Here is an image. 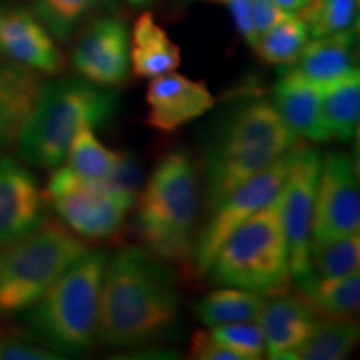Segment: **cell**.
Returning a JSON list of instances; mask_svg holds the SVG:
<instances>
[{
	"instance_id": "1",
	"label": "cell",
	"mask_w": 360,
	"mask_h": 360,
	"mask_svg": "<svg viewBox=\"0 0 360 360\" xmlns=\"http://www.w3.org/2000/svg\"><path fill=\"white\" fill-rule=\"evenodd\" d=\"M179 305L174 267L143 247H124L103 270L97 340L120 349L154 345L177 326Z\"/></svg>"
},
{
	"instance_id": "2",
	"label": "cell",
	"mask_w": 360,
	"mask_h": 360,
	"mask_svg": "<svg viewBox=\"0 0 360 360\" xmlns=\"http://www.w3.org/2000/svg\"><path fill=\"white\" fill-rule=\"evenodd\" d=\"M299 137L269 97L247 87L229 98L209 124L200 147V188L205 212L245 180L285 154Z\"/></svg>"
},
{
	"instance_id": "3",
	"label": "cell",
	"mask_w": 360,
	"mask_h": 360,
	"mask_svg": "<svg viewBox=\"0 0 360 360\" xmlns=\"http://www.w3.org/2000/svg\"><path fill=\"white\" fill-rule=\"evenodd\" d=\"M200 195L199 165L186 148H175L157 162L134 202L143 249L184 272H193Z\"/></svg>"
},
{
	"instance_id": "4",
	"label": "cell",
	"mask_w": 360,
	"mask_h": 360,
	"mask_svg": "<svg viewBox=\"0 0 360 360\" xmlns=\"http://www.w3.org/2000/svg\"><path fill=\"white\" fill-rule=\"evenodd\" d=\"M105 250H89L22 312L29 340L58 355H85L96 347Z\"/></svg>"
},
{
	"instance_id": "5",
	"label": "cell",
	"mask_w": 360,
	"mask_h": 360,
	"mask_svg": "<svg viewBox=\"0 0 360 360\" xmlns=\"http://www.w3.org/2000/svg\"><path fill=\"white\" fill-rule=\"evenodd\" d=\"M119 109V94L84 79L40 82L34 107L22 127L17 148L20 159L39 169H56L65 160L77 129L109 124Z\"/></svg>"
},
{
	"instance_id": "6",
	"label": "cell",
	"mask_w": 360,
	"mask_h": 360,
	"mask_svg": "<svg viewBox=\"0 0 360 360\" xmlns=\"http://www.w3.org/2000/svg\"><path fill=\"white\" fill-rule=\"evenodd\" d=\"M85 240L62 222L45 220L35 231L0 249V317L19 315L82 257Z\"/></svg>"
},
{
	"instance_id": "7",
	"label": "cell",
	"mask_w": 360,
	"mask_h": 360,
	"mask_svg": "<svg viewBox=\"0 0 360 360\" xmlns=\"http://www.w3.org/2000/svg\"><path fill=\"white\" fill-rule=\"evenodd\" d=\"M205 276L214 283L267 295L287 289L289 250L281 217V193L238 225L224 242Z\"/></svg>"
},
{
	"instance_id": "8",
	"label": "cell",
	"mask_w": 360,
	"mask_h": 360,
	"mask_svg": "<svg viewBox=\"0 0 360 360\" xmlns=\"http://www.w3.org/2000/svg\"><path fill=\"white\" fill-rule=\"evenodd\" d=\"M137 193L107 179H89L69 167H56L45 199L60 222L89 242L114 238L122 231Z\"/></svg>"
},
{
	"instance_id": "9",
	"label": "cell",
	"mask_w": 360,
	"mask_h": 360,
	"mask_svg": "<svg viewBox=\"0 0 360 360\" xmlns=\"http://www.w3.org/2000/svg\"><path fill=\"white\" fill-rule=\"evenodd\" d=\"M302 143L297 141L285 154L233 188L222 202H219L210 210L209 220L197 233L195 254H193V270L199 276H205L215 254L238 225L262 210L281 193Z\"/></svg>"
},
{
	"instance_id": "10",
	"label": "cell",
	"mask_w": 360,
	"mask_h": 360,
	"mask_svg": "<svg viewBox=\"0 0 360 360\" xmlns=\"http://www.w3.org/2000/svg\"><path fill=\"white\" fill-rule=\"evenodd\" d=\"M321 162L322 155L307 143H302L281 191V217L289 250L290 278L295 283L312 274L310 249L314 202Z\"/></svg>"
},
{
	"instance_id": "11",
	"label": "cell",
	"mask_w": 360,
	"mask_h": 360,
	"mask_svg": "<svg viewBox=\"0 0 360 360\" xmlns=\"http://www.w3.org/2000/svg\"><path fill=\"white\" fill-rule=\"evenodd\" d=\"M360 231L357 164L345 152H330L321 162L314 202L312 242Z\"/></svg>"
},
{
	"instance_id": "12",
	"label": "cell",
	"mask_w": 360,
	"mask_h": 360,
	"mask_svg": "<svg viewBox=\"0 0 360 360\" xmlns=\"http://www.w3.org/2000/svg\"><path fill=\"white\" fill-rule=\"evenodd\" d=\"M70 62L80 79L98 87L117 89L127 82L130 69V30L119 15L97 17L79 35Z\"/></svg>"
},
{
	"instance_id": "13",
	"label": "cell",
	"mask_w": 360,
	"mask_h": 360,
	"mask_svg": "<svg viewBox=\"0 0 360 360\" xmlns=\"http://www.w3.org/2000/svg\"><path fill=\"white\" fill-rule=\"evenodd\" d=\"M47 220V199L35 175L13 157H0V247Z\"/></svg>"
},
{
	"instance_id": "14",
	"label": "cell",
	"mask_w": 360,
	"mask_h": 360,
	"mask_svg": "<svg viewBox=\"0 0 360 360\" xmlns=\"http://www.w3.org/2000/svg\"><path fill=\"white\" fill-rule=\"evenodd\" d=\"M0 56L37 74L56 75L64 67L56 39L35 12L13 4H0Z\"/></svg>"
},
{
	"instance_id": "15",
	"label": "cell",
	"mask_w": 360,
	"mask_h": 360,
	"mask_svg": "<svg viewBox=\"0 0 360 360\" xmlns=\"http://www.w3.org/2000/svg\"><path fill=\"white\" fill-rule=\"evenodd\" d=\"M146 102L147 125L167 135L207 114L215 105V97L204 82L174 70L150 79Z\"/></svg>"
},
{
	"instance_id": "16",
	"label": "cell",
	"mask_w": 360,
	"mask_h": 360,
	"mask_svg": "<svg viewBox=\"0 0 360 360\" xmlns=\"http://www.w3.org/2000/svg\"><path fill=\"white\" fill-rule=\"evenodd\" d=\"M317 317L319 314L299 292L294 294L282 289L265 295L255 321L262 328L267 357L292 359L295 350L314 330Z\"/></svg>"
},
{
	"instance_id": "17",
	"label": "cell",
	"mask_w": 360,
	"mask_h": 360,
	"mask_svg": "<svg viewBox=\"0 0 360 360\" xmlns=\"http://www.w3.org/2000/svg\"><path fill=\"white\" fill-rule=\"evenodd\" d=\"M322 92L323 84L312 82L290 69L283 70L274 85V105L297 137L317 143L330 141L322 119Z\"/></svg>"
},
{
	"instance_id": "18",
	"label": "cell",
	"mask_w": 360,
	"mask_h": 360,
	"mask_svg": "<svg viewBox=\"0 0 360 360\" xmlns=\"http://www.w3.org/2000/svg\"><path fill=\"white\" fill-rule=\"evenodd\" d=\"M39 87L37 72L0 56V152L15 146Z\"/></svg>"
},
{
	"instance_id": "19",
	"label": "cell",
	"mask_w": 360,
	"mask_h": 360,
	"mask_svg": "<svg viewBox=\"0 0 360 360\" xmlns=\"http://www.w3.org/2000/svg\"><path fill=\"white\" fill-rule=\"evenodd\" d=\"M289 69L317 84H328L357 69V32L354 29L314 39Z\"/></svg>"
},
{
	"instance_id": "20",
	"label": "cell",
	"mask_w": 360,
	"mask_h": 360,
	"mask_svg": "<svg viewBox=\"0 0 360 360\" xmlns=\"http://www.w3.org/2000/svg\"><path fill=\"white\" fill-rule=\"evenodd\" d=\"M182 64L180 47L150 12L141 13L130 34V69L135 77L154 79L179 69Z\"/></svg>"
},
{
	"instance_id": "21",
	"label": "cell",
	"mask_w": 360,
	"mask_h": 360,
	"mask_svg": "<svg viewBox=\"0 0 360 360\" xmlns=\"http://www.w3.org/2000/svg\"><path fill=\"white\" fill-rule=\"evenodd\" d=\"M322 119L330 139L347 142L357 135L360 119L359 69L323 84Z\"/></svg>"
},
{
	"instance_id": "22",
	"label": "cell",
	"mask_w": 360,
	"mask_h": 360,
	"mask_svg": "<svg viewBox=\"0 0 360 360\" xmlns=\"http://www.w3.org/2000/svg\"><path fill=\"white\" fill-rule=\"evenodd\" d=\"M299 294L322 317H354L360 304V274L340 278H319L310 274L295 283Z\"/></svg>"
},
{
	"instance_id": "23",
	"label": "cell",
	"mask_w": 360,
	"mask_h": 360,
	"mask_svg": "<svg viewBox=\"0 0 360 360\" xmlns=\"http://www.w3.org/2000/svg\"><path fill=\"white\" fill-rule=\"evenodd\" d=\"M265 295L255 290L227 287L217 289L193 305V314L205 327L255 321L262 309Z\"/></svg>"
},
{
	"instance_id": "24",
	"label": "cell",
	"mask_w": 360,
	"mask_h": 360,
	"mask_svg": "<svg viewBox=\"0 0 360 360\" xmlns=\"http://www.w3.org/2000/svg\"><path fill=\"white\" fill-rule=\"evenodd\" d=\"M359 340V326L354 317H323L295 350L297 360H340L350 354Z\"/></svg>"
},
{
	"instance_id": "25",
	"label": "cell",
	"mask_w": 360,
	"mask_h": 360,
	"mask_svg": "<svg viewBox=\"0 0 360 360\" xmlns=\"http://www.w3.org/2000/svg\"><path fill=\"white\" fill-rule=\"evenodd\" d=\"M122 150H112L98 141L94 127L84 122L72 139L67 150V167L89 179H107L114 175Z\"/></svg>"
},
{
	"instance_id": "26",
	"label": "cell",
	"mask_w": 360,
	"mask_h": 360,
	"mask_svg": "<svg viewBox=\"0 0 360 360\" xmlns=\"http://www.w3.org/2000/svg\"><path fill=\"white\" fill-rule=\"evenodd\" d=\"M310 39L307 27L295 13L262 34L254 51L269 65H292Z\"/></svg>"
},
{
	"instance_id": "27",
	"label": "cell",
	"mask_w": 360,
	"mask_h": 360,
	"mask_svg": "<svg viewBox=\"0 0 360 360\" xmlns=\"http://www.w3.org/2000/svg\"><path fill=\"white\" fill-rule=\"evenodd\" d=\"M360 265V233L312 242L310 249V270L319 278H340L359 272Z\"/></svg>"
},
{
	"instance_id": "28",
	"label": "cell",
	"mask_w": 360,
	"mask_h": 360,
	"mask_svg": "<svg viewBox=\"0 0 360 360\" xmlns=\"http://www.w3.org/2000/svg\"><path fill=\"white\" fill-rule=\"evenodd\" d=\"M359 0H307L295 15L307 27L312 39L354 29Z\"/></svg>"
},
{
	"instance_id": "29",
	"label": "cell",
	"mask_w": 360,
	"mask_h": 360,
	"mask_svg": "<svg viewBox=\"0 0 360 360\" xmlns=\"http://www.w3.org/2000/svg\"><path fill=\"white\" fill-rule=\"evenodd\" d=\"M109 6L110 0H39L34 12L53 39L65 42L82 20Z\"/></svg>"
},
{
	"instance_id": "30",
	"label": "cell",
	"mask_w": 360,
	"mask_h": 360,
	"mask_svg": "<svg viewBox=\"0 0 360 360\" xmlns=\"http://www.w3.org/2000/svg\"><path fill=\"white\" fill-rule=\"evenodd\" d=\"M212 334L244 360H257L265 355V339L257 321L227 323L212 328Z\"/></svg>"
},
{
	"instance_id": "31",
	"label": "cell",
	"mask_w": 360,
	"mask_h": 360,
	"mask_svg": "<svg viewBox=\"0 0 360 360\" xmlns=\"http://www.w3.org/2000/svg\"><path fill=\"white\" fill-rule=\"evenodd\" d=\"M187 354L188 359L195 360H244L240 354L227 347L212 332H207L204 328L193 332Z\"/></svg>"
},
{
	"instance_id": "32",
	"label": "cell",
	"mask_w": 360,
	"mask_h": 360,
	"mask_svg": "<svg viewBox=\"0 0 360 360\" xmlns=\"http://www.w3.org/2000/svg\"><path fill=\"white\" fill-rule=\"evenodd\" d=\"M199 2H210V4H222L231 13L233 25L237 32L244 39V42L250 49L255 47L259 35L255 32L254 17H252V0H199Z\"/></svg>"
},
{
	"instance_id": "33",
	"label": "cell",
	"mask_w": 360,
	"mask_h": 360,
	"mask_svg": "<svg viewBox=\"0 0 360 360\" xmlns=\"http://www.w3.org/2000/svg\"><path fill=\"white\" fill-rule=\"evenodd\" d=\"M0 359L4 360H56L62 355L52 352L51 349L42 347L32 340L7 339L0 342Z\"/></svg>"
},
{
	"instance_id": "34",
	"label": "cell",
	"mask_w": 360,
	"mask_h": 360,
	"mask_svg": "<svg viewBox=\"0 0 360 360\" xmlns=\"http://www.w3.org/2000/svg\"><path fill=\"white\" fill-rule=\"evenodd\" d=\"M287 15L289 12L278 7L276 0H252V17H254L255 32L259 37L272 29L274 25H277L278 22H282Z\"/></svg>"
},
{
	"instance_id": "35",
	"label": "cell",
	"mask_w": 360,
	"mask_h": 360,
	"mask_svg": "<svg viewBox=\"0 0 360 360\" xmlns=\"http://www.w3.org/2000/svg\"><path fill=\"white\" fill-rule=\"evenodd\" d=\"M305 2H307V0H276L277 6L282 7L283 11L289 13H295Z\"/></svg>"
},
{
	"instance_id": "36",
	"label": "cell",
	"mask_w": 360,
	"mask_h": 360,
	"mask_svg": "<svg viewBox=\"0 0 360 360\" xmlns=\"http://www.w3.org/2000/svg\"><path fill=\"white\" fill-rule=\"evenodd\" d=\"M127 2L132 7H146V6H148V4L154 2V0H127Z\"/></svg>"
},
{
	"instance_id": "37",
	"label": "cell",
	"mask_w": 360,
	"mask_h": 360,
	"mask_svg": "<svg viewBox=\"0 0 360 360\" xmlns=\"http://www.w3.org/2000/svg\"><path fill=\"white\" fill-rule=\"evenodd\" d=\"M0 342H2V337H0Z\"/></svg>"
}]
</instances>
